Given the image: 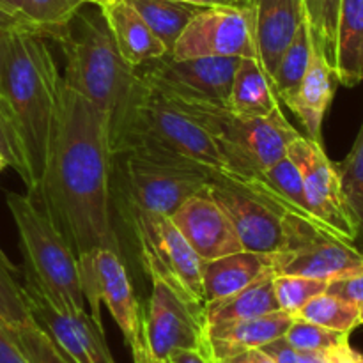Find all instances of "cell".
<instances>
[{"mask_svg": "<svg viewBox=\"0 0 363 363\" xmlns=\"http://www.w3.org/2000/svg\"><path fill=\"white\" fill-rule=\"evenodd\" d=\"M215 363H252V362L247 353H241V354H234V357H229V358H223V360H218Z\"/></svg>", "mask_w": 363, "mask_h": 363, "instance_id": "47", "label": "cell"}, {"mask_svg": "<svg viewBox=\"0 0 363 363\" xmlns=\"http://www.w3.org/2000/svg\"><path fill=\"white\" fill-rule=\"evenodd\" d=\"M248 7L257 60L272 80L284 50L305 21L303 0H250Z\"/></svg>", "mask_w": 363, "mask_h": 363, "instance_id": "17", "label": "cell"}, {"mask_svg": "<svg viewBox=\"0 0 363 363\" xmlns=\"http://www.w3.org/2000/svg\"><path fill=\"white\" fill-rule=\"evenodd\" d=\"M170 55L174 59H194V57L257 59L250 7H202L174 43Z\"/></svg>", "mask_w": 363, "mask_h": 363, "instance_id": "11", "label": "cell"}, {"mask_svg": "<svg viewBox=\"0 0 363 363\" xmlns=\"http://www.w3.org/2000/svg\"><path fill=\"white\" fill-rule=\"evenodd\" d=\"M337 77L319 45L312 41V57L296 94L286 103L303 124L307 137L323 144L321 128L326 110L335 94Z\"/></svg>", "mask_w": 363, "mask_h": 363, "instance_id": "18", "label": "cell"}, {"mask_svg": "<svg viewBox=\"0 0 363 363\" xmlns=\"http://www.w3.org/2000/svg\"><path fill=\"white\" fill-rule=\"evenodd\" d=\"M213 177L204 170L158 162L137 155L112 156V201L130 227L142 213H172L194 195L209 190Z\"/></svg>", "mask_w": 363, "mask_h": 363, "instance_id": "6", "label": "cell"}, {"mask_svg": "<svg viewBox=\"0 0 363 363\" xmlns=\"http://www.w3.org/2000/svg\"><path fill=\"white\" fill-rule=\"evenodd\" d=\"M34 321L25 296L18 269L0 248V326L7 332L21 328Z\"/></svg>", "mask_w": 363, "mask_h": 363, "instance_id": "30", "label": "cell"}, {"mask_svg": "<svg viewBox=\"0 0 363 363\" xmlns=\"http://www.w3.org/2000/svg\"><path fill=\"white\" fill-rule=\"evenodd\" d=\"M110 149L204 170L227 181L229 167L215 138L135 71L133 84L110 124ZM211 181V183H213Z\"/></svg>", "mask_w": 363, "mask_h": 363, "instance_id": "3", "label": "cell"}, {"mask_svg": "<svg viewBox=\"0 0 363 363\" xmlns=\"http://www.w3.org/2000/svg\"><path fill=\"white\" fill-rule=\"evenodd\" d=\"M326 293L363 305V266L330 280Z\"/></svg>", "mask_w": 363, "mask_h": 363, "instance_id": "37", "label": "cell"}, {"mask_svg": "<svg viewBox=\"0 0 363 363\" xmlns=\"http://www.w3.org/2000/svg\"><path fill=\"white\" fill-rule=\"evenodd\" d=\"M9 21H14V20H9V18L6 16H0V94H4L2 92V46H4V32H6V27Z\"/></svg>", "mask_w": 363, "mask_h": 363, "instance_id": "45", "label": "cell"}, {"mask_svg": "<svg viewBox=\"0 0 363 363\" xmlns=\"http://www.w3.org/2000/svg\"><path fill=\"white\" fill-rule=\"evenodd\" d=\"M238 57H194L174 59L170 53L138 67V74L152 85L188 92L227 103Z\"/></svg>", "mask_w": 363, "mask_h": 363, "instance_id": "14", "label": "cell"}, {"mask_svg": "<svg viewBox=\"0 0 363 363\" xmlns=\"http://www.w3.org/2000/svg\"><path fill=\"white\" fill-rule=\"evenodd\" d=\"M298 363H326L325 351H298Z\"/></svg>", "mask_w": 363, "mask_h": 363, "instance_id": "43", "label": "cell"}, {"mask_svg": "<svg viewBox=\"0 0 363 363\" xmlns=\"http://www.w3.org/2000/svg\"><path fill=\"white\" fill-rule=\"evenodd\" d=\"M347 206L357 222L354 247L363 254V123L350 155L337 165Z\"/></svg>", "mask_w": 363, "mask_h": 363, "instance_id": "31", "label": "cell"}, {"mask_svg": "<svg viewBox=\"0 0 363 363\" xmlns=\"http://www.w3.org/2000/svg\"><path fill=\"white\" fill-rule=\"evenodd\" d=\"M261 350L266 351L277 363H298V351L284 337L266 344Z\"/></svg>", "mask_w": 363, "mask_h": 363, "instance_id": "40", "label": "cell"}, {"mask_svg": "<svg viewBox=\"0 0 363 363\" xmlns=\"http://www.w3.org/2000/svg\"><path fill=\"white\" fill-rule=\"evenodd\" d=\"M23 289L34 321L48 333L69 363H116L106 346L103 325L92 319L91 312L62 311L27 277Z\"/></svg>", "mask_w": 363, "mask_h": 363, "instance_id": "12", "label": "cell"}, {"mask_svg": "<svg viewBox=\"0 0 363 363\" xmlns=\"http://www.w3.org/2000/svg\"><path fill=\"white\" fill-rule=\"evenodd\" d=\"M225 6H236V7H248L250 0H222Z\"/></svg>", "mask_w": 363, "mask_h": 363, "instance_id": "48", "label": "cell"}, {"mask_svg": "<svg viewBox=\"0 0 363 363\" xmlns=\"http://www.w3.org/2000/svg\"><path fill=\"white\" fill-rule=\"evenodd\" d=\"M360 323L363 325V305H360Z\"/></svg>", "mask_w": 363, "mask_h": 363, "instance_id": "52", "label": "cell"}, {"mask_svg": "<svg viewBox=\"0 0 363 363\" xmlns=\"http://www.w3.org/2000/svg\"><path fill=\"white\" fill-rule=\"evenodd\" d=\"M112 2H116V0H96V6L105 7V6H108V4H112Z\"/></svg>", "mask_w": 363, "mask_h": 363, "instance_id": "49", "label": "cell"}, {"mask_svg": "<svg viewBox=\"0 0 363 363\" xmlns=\"http://www.w3.org/2000/svg\"><path fill=\"white\" fill-rule=\"evenodd\" d=\"M110 121L98 106L62 85L59 126L39 190L30 195L77 255L91 315L101 325L92 284V257L121 252L112 220Z\"/></svg>", "mask_w": 363, "mask_h": 363, "instance_id": "1", "label": "cell"}, {"mask_svg": "<svg viewBox=\"0 0 363 363\" xmlns=\"http://www.w3.org/2000/svg\"><path fill=\"white\" fill-rule=\"evenodd\" d=\"M92 284L98 303H105L119 326L128 347L133 357V363H147L144 337H142V311L133 286L128 277L123 255L103 248L92 257Z\"/></svg>", "mask_w": 363, "mask_h": 363, "instance_id": "15", "label": "cell"}, {"mask_svg": "<svg viewBox=\"0 0 363 363\" xmlns=\"http://www.w3.org/2000/svg\"><path fill=\"white\" fill-rule=\"evenodd\" d=\"M275 273H266L245 289L204 305L206 330L220 328V326L234 325L245 319L259 318L269 312L280 311L273 289Z\"/></svg>", "mask_w": 363, "mask_h": 363, "instance_id": "23", "label": "cell"}, {"mask_svg": "<svg viewBox=\"0 0 363 363\" xmlns=\"http://www.w3.org/2000/svg\"><path fill=\"white\" fill-rule=\"evenodd\" d=\"M147 27L162 39L169 53L191 18L202 9L194 4L177 2V0H126Z\"/></svg>", "mask_w": 363, "mask_h": 363, "instance_id": "25", "label": "cell"}, {"mask_svg": "<svg viewBox=\"0 0 363 363\" xmlns=\"http://www.w3.org/2000/svg\"><path fill=\"white\" fill-rule=\"evenodd\" d=\"M333 71L346 87L363 82V0H340Z\"/></svg>", "mask_w": 363, "mask_h": 363, "instance_id": "24", "label": "cell"}, {"mask_svg": "<svg viewBox=\"0 0 363 363\" xmlns=\"http://www.w3.org/2000/svg\"><path fill=\"white\" fill-rule=\"evenodd\" d=\"M66 57L64 84L98 106L112 124L133 84L135 71L117 50L101 9L99 14L77 16L52 35Z\"/></svg>", "mask_w": 363, "mask_h": 363, "instance_id": "4", "label": "cell"}, {"mask_svg": "<svg viewBox=\"0 0 363 363\" xmlns=\"http://www.w3.org/2000/svg\"><path fill=\"white\" fill-rule=\"evenodd\" d=\"M151 296L142 314L147 360H167L179 350H204L209 353L204 308L191 305L163 280L151 279Z\"/></svg>", "mask_w": 363, "mask_h": 363, "instance_id": "9", "label": "cell"}, {"mask_svg": "<svg viewBox=\"0 0 363 363\" xmlns=\"http://www.w3.org/2000/svg\"><path fill=\"white\" fill-rule=\"evenodd\" d=\"M6 167H9L7 165V162H6V158H4L2 155H0V172H2L4 169H6Z\"/></svg>", "mask_w": 363, "mask_h": 363, "instance_id": "50", "label": "cell"}, {"mask_svg": "<svg viewBox=\"0 0 363 363\" xmlns=\"http://www.w3.org/2000/svg\"><path fill=\"white\" fill-rule=\"evenodd\" d=\"M303 6L305 20L311 28L312 41L321 46L326 59L333 67L337 16H339L340 0H303Z\"/></svg>", "mask_w": 363, "mask_h": 363, "instance_id": "32", "label": "cell"}, {"mask_svg": "<svg viewBox=\"0 0 363 363\" xmlns=\"http://www.w3.org/2000/svg\"><path fill=\"white\" fill-rule=\"evenodd\" d=\"M87 4H96V0H85Z\"/></svg>", "mask_w": 363, "mask_h": 363, "instance_id": "53", "label": "cell"}, {"mask_svg": "<svg viewBox=\"0 0 363 363\" xmlns=\"http://www.w3.org/2000/svg\"><path fill=\"white\" fill-rule=\"evenodd\" d=\"M85 4V0H23L16 21L45 38H52L77 16Z\"/></svg>", "mask_w": 363, "mask_h": 363, "instance_id": "29", "label": "cell"}, {"mask_svg": "<svg viewBox=\"0 0 363 363\" xmlns=\"http://www.w3.org/2000/svg\"><path fill=\"white\" fill-rule=\"evenodd\" d=\"M9 333L30 363H69L48 333L35 321Z\"/></svg>", "mask_w": 363, "mask_h": 363, "instance_id": "34", "label": "cell"}, {"mask_svg": "<svg viewBox=\"0 0 363 363\" xmlns=\"http://www.w3.org/2000/svg\"><path fill=\"white\" fill-rule=\"evenodd\" d=\"M0 155L6 158L7 165L21 177L25 186L28 184V170L25 163L23 145L18 133L16 121H14L11 106L6 96L0 94Z\"/></svg>", "mask_w": 363, "mask_h": 363, "instance_id": "35", "label": "cell"}, {"mask_svg": "<svg viewBox=\"0 0 363 363\" xmlns=\"http://www.w3.org/2000/svg\"><path fill=\"white\" fill-rule=\"evenodd\" d=\"M286 241L273 254L275 275H300L333 280L363 266V254L328 227L287 213Z\"/></svg>", "mask_w": 363, "mask_h": 363, "instance_id": "8", "label": "cell"}, {"mask_svg": "<svg viewBox=\"0 0 363 363\" xmlns=\"http://www.w3.org/2000/svg\"><path fill=\"white\" fill-rule=\"evenodd\" d=\"M21 4H23V0H0V16H6L9 20L16 21Z\"/></svg>", "mask_w": 363, "mask_h": 363, "instance_id": "42", "label": "cell"}, {"mask_svg": "<svg viewBox=\"0 0 363 363\" xmlns=\"http://www.w3.org/2000/svg\"><path fill=\"white\" fill-rule=\"evenodd\" d=\"M0 363H30L4 326H0Z\"/></svg>", "mask_w": 363, "mask_h": 363, "instance_id": "39", "label": "cell"}, {"mask_svg": "<svg viewBox=\"0 0 363 363\" xmlns=\"http://www.w3.org/2000/svg\"><path fill=\"white\" fill-rule=\"evenodd\" d=\"M287 156L298 165L312 216L342 240L354 245L357 222L347 206L339 170L323 144L298 135L287 145Z\"/></svg>", "mask_w": 363, "mask_h": 363, "instance_id": "10", "label": "cell"}, {"mask_svg": "<svg viewBox=\"0 0 363 363\" xmlns=\"http://www.w3.org/2000/svg\"><path fill=\"white\" fill-rule=\"evenodd\" d=\"M247 354H248V358H250L252 363H277L268 353H266V351H262V350H250V351H247Z\"/></svg>", "mask_w": 363, "mask_h": 363, "instance_id": "44", "label": "cell"}, {"mask_svg": "<svg viewBox=\"0 0 363 363\" xmlns=\"http://www.w3.org/2000/svg\"><path fill=\"white\" fill-rule=\"evenodd\" d=\"M293 321L294 315L284 311H275L234 325L206 330L208 350L215 362L247 353L250 350H261L266 344L286 335Z\"/></svg>", "mask_w": 363, "mask_h": 363, "instance_id": "19", "label": "cell"}, {"mask_svg": "<svg viewBox=\"0 0 363 363\" xmlns=\"http://www.w3.org/2000/svg\"><path fill=\"white\" fill-rule=\"evenodd\" d=\"M296 318L340 333H351L357 326L362 325L360 305L326 293V291L305 303Z\"/></svg>", "mask_w": 363, "mask_h": 363, "instance_id": "28", "label": "cell"}, {"mask_svg": "<svg viewBox=\"0 0 363 363\" xmlns=\"http://www.w3.org/2000/svg\"><path fill=\"white\" fill-rule=\"evenodd\" d=\"M177 2H186L194 4V6L199 7H215V6H225L222 0H177Z\"/></svg>", "mask_w": 363, "mask_h": 363, "instance_id": "46", "label": "cell"}, {"mask_svg": "<svg viewBox=\"0 0 363 363\" xmlns=\"http://www.w3.org/2000/svg\"><path fill=\"white\" fill-rule=\"evenodd\" d=\"M266 273H273V254L241 250L204 261L202 268L204 305L245 289Z\"/></svg>", "mask_w": 363, "mask_h": 363, "instance_id": "21", "label": "cell"}, {"mask_svg": "<svg viewBox=\"0 0 363 363\" xmlns=\"http://www.w3.org/2000/svg\"><path fill=\"white\" fill-rule=\"evenodd\" d=\"M273 289H275V298L280 311L296 318L305 303L328 289V280L308 279V277L300 275H275L273 277Z\"/></svg>", "mask_w": 363, "mask_h": 363, "instance_id": "33", "label": "cell"}, {"mask_svg": "<svg viewBox=\"0 0 363 363\" xmlns=\"http://www.w3.org/2000/svg\"><path fill=\"white\" fill-rule=\"evenodd\" d=\"M262 181H264L266 186L272 190V194L275 195L277 201H279L287 211L294 213V215L301 216V218L318 222V220L312 216L311 209H308L300 169H298V165L289 158V156L286 155L282 160H279L275 165H272L268 170H264V172H262Z\"/></svg>", "mask_w": 363, "mask_h": 363, "instance_id": "27", "label": "cell"}, {"mask_svg": "<svg viewBox=\"0 0 363 363\" xmlns=\"http://www.w3.org/2000/svg\"><path fill=\"white\" fill-rule=\"evenodd\" d=\"M347 337H350V333L333 332V330L323 328L314 323L294 318L284 339L296 351H326Z\"/></svg>", "mask_w": 363, "mask_h": 363, "instance_id": "36", "label": "cell"}, {"mask_svg": "<svg viewBox=\"0 0 363 363\" xmlns=\"http://www.w3.org/2000/svg\"><path fill=\"white\" fill-rule=\"evenodd\" d=\"M147 363H172L169 360V358H167V360H158V362H155V360H147Z\"/></svg>", "mask_w": 363, "mask_h": 363, "instance_id": "51", "label": "cell"}, {"mask_svg": "<svg viewBox=\"0 0 363 363\" xmlns=\"http://www.w3.org/2000/svg\"><path fill=\"white\" fill-rule=\"evenodd\" d=\"M172 363H215L211 354L204 350H179L169 357Z\"/></svg>", "mask_w": 363, "mask_h": 363, "instance_id": "41", "label": "cell"}, {"mask_svg": "<svg viewBox=\"0 0 363 363\" xmlns=\"http://www.w3.org/2000/svg\"><path fill=\"white\" fill-rule=\"evenodd\" d=\"M227 108L238 117H266L280 108L275 87L254 57H241L234 71Z\"/></svg>", "mask_w": 363, "mask_h": 363, "instance_id": "22", "label": "cell"}, {"mask_svg": "<svg viewBox=\"0 0 363 363\" xmlns=\"http://www.w3.org/2000/svg\"><path fill=\"white\" fill-rule=\"evenodd\" d=\"M25 261V277L66 312L87 311L77 255L30 195L6 194Z\"/></svg>", "mask_w": 363, "mask_h": 363, "instance_id": "5", "label": "cell"}, {"mask_svg": "<svg viewBox=\"0 0 363 363\" xmlns=\"http://www.w3.org/2000/svg\"><path fill=\"white\" fill-rule=\"evenodd\" d=\"M209 194L225 211L240 238L241 248L255 254H275L286 241V215L279 206L250 194L245 188L213 181Z\"/></svg>", "mask_w": 363, "mask_h": 363, "instance_id": "13", "label": "cell"}, {"mask_svg": "<svg viewBox=\"0 0 363 363\" xmlns=\"http://www.w3.org/2000/svg\"><path fill=\"white\" fill-rule=\"evenodd\" d=\"M326 363H363V354L350 344V337L325 351Z\"/></svg>", "mask_w": 363, "mask_h": 363, "instance_id": "38", "label": "cell"}, {"mask_svg": "<svg viewBox=\"0 0 363 363\" xmlns=\"http://www.w3.org/2000/svg\"><path fill=\"white\" fill-rule=\"evenodd\" d=\"M149 279L163 280L179 296L204 308L202 268L204 261L181 234L172 218L160 213H142L130 225Z\"/></svg>", "mask_w": 363, "mask_h": 363, "instance_id": "7", "label": "cell"}, {"mask_svg": "<svg viewBox=\"0 0 363 363\" xmlns=\"http://www.w3.org/2000/svg\"><path fill=\"white\" fill-rule=\"evenodd\" d=\"M170 218L202 261L243 250L229 216L209 190L184 201Z\"/></svg>", "mask_w": 363, "mask_h": 363, "instance_id": "16", "label": "cell"}, {"mask_svg": "<svg viewBox=\"0 0 363 363\" xmlns=\"http://www.w3.org/2000/svg\"><path fill=\"white\" fill-rule=\"evenodd\" d=\"M64 80L45 35L9 21L2 46V92L11 106L28 170V195L39 190L59 126Z\"/></svg>", "mask_w": 363, "mask_h": 363, "instance_id": "2", "label": "cell"}, {"mask_svg": "<svg viewBox=\"0 0 363 363\" xmlns=\"http://www.w3.org/2000/svg\"><path fill=\"white\" fill-rule=\"evenodd\" d=\"M312 57V35L307 20L301 23L293 41L287 45L272 74L273 87L282 103H287L300 89Z\"/></svg>", "mask_w": 363, "mask_h": 363, "instance_id": "26", "label": "cell"}, {"mask_svg": "<svg viewBox=\"0 0 363 363\" xmlns=\"http://www.w3.org/2000/svg\"><path fill=\"white\" fill-rule=\"evenodd\" d=\"M99 9L112 32L121 57L130 67L138 69L144 64L169 53L162 39L147 27L140 14L126 0H116Z\"/></svg>", "mask_w": 363, "mask_h": 363, "instance_id": "20", "label": "cell"}]
</instances>
